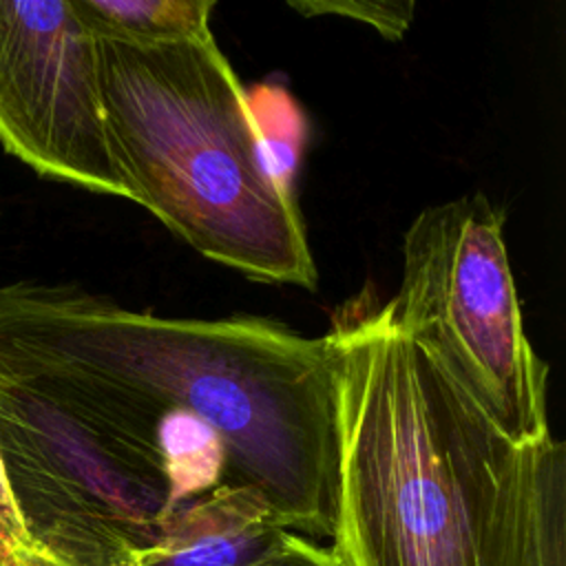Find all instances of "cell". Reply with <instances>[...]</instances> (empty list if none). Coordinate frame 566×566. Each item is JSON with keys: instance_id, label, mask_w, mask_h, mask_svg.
Segmentation results:
<instances>
[{"instance_id": "obj_10", "label": "cell", "mask_w": 566, "mask_h": 566, "mask_svg": "<svg viewBox=\"0 0 566 566\" xmlns=\"http://www.w3.org/2000/svg\"><path fill=\"white\" fill-rule=\"evenodd\" d=\"M305 15L338 13L371 24L385 38L398 40L411 24L413 2H292Z\"/></svg>"}, {"instance_id": "obj_12", "label": "cell", "mask_w": 566, "mask_h": 566, "mask_svg": "<svg viewBox=\"0 0 566 566\" xmlns=\"http://www.w3.org/2000/svg\"><path fill=\"white\" fill-rule=\"evenodd\" d=\"M29 544L22 522L18 517V511L13 506L2 464H0V546H22Z\"/></svg>"}, {"instance_id": "obj_13", "label": "cell", "mask_w": 566, "mask_h": 566, "mask_svg": "<svg viewBox=\"0 0 566 566\" xmlns=\"http://www.w3.org/2000/svg\"><path fill=\"white\" fill-rule=\"evenodd\" d=\"M0 566H64V564L35 551L31 544H22V546H0Z\"/></svg>"}, {"instance_id": "obj_8", "label": "cell", "mask_w": 566, "mask_h": 566, "mask_svg": "<svg viewBox=\"0 0 566 566\" xmlns=\"http://www.w3.org/2000/svg\"><path fill=\"white\" fill-rule=\"evenodd\" d=\"M99 40L135 46L203 40L212 35L214 0H69Z\"/></svg>"}, {"instance_id": "obj_2", "label": "cell", "mask_w": 566, "mask_h": 566, "mask_svg": "<svg viewBox=\"0 0 566 566\" xmlns=\"http://www.w3.org/2000/svg\"><path fill=\"white\" fill-rule=\"evenodd\" d=\"M347 566H535L566 533V447L509 438L391 321H334Z\"/></svg>"}, {"instance_id": "obj_1", "label": "cell", "mask_w": 566, "mask_h": 566, "mask_svg": "<svg viewBox=\"0 0 566 566\" xmlns=\"http://www.w3.org/2000/svg\"><path fill=\"white\" fill-rule=\"evenodd\" d=\"M0 376L155 449L159 420L190 413L223 447V482L256 489L287 531L334 537L340 442L329 332L305 336L261 316L166 318L77 285L18 281L0 285Z\"/></svg>"}, {"instance_id": "obj_5", "label": "cell", "mask_w": 566, "mask_h": 566, "mask_svg": "<svg viewBox=\"0 0 566 566\" xmlns=\"http://www.w3.org/2000/svg\"><path fill=\"white\" fill-rule=\"evenodd\" d=\"M0 464L29 544L64 566H142L170 515L155 447L2 376Z\"/></svg>"}, {"instance_id": "obj_6", "label": "cell", "mask_w": 566, "mask_h": 566, "mask_svg": "<svg viewBox=\"0 0 566 566\" xmlns=\"http://www.w3.org/2000/svg\"><path fill=\"white\" fill-rule=\"evenodd\" d=\"M0 144L42 177L128 199L108 148L95 35L69 0H0Z\"/></svg>"}, {"instance_id": "obj_3", "label": "cell", "mask_w": 566, "mask_h": 566, "mask_svg": "<svg viewBox=\"0 0 566 566\" xmlns=\"http://www.w3.org/2000/svg\"><path fill=\"white\" fill-rule=\"evenodd\" d=\"M95 44L108 148L128 199L206 259L254 281L314 290L296 195L281 186L248 88L214 35Z\"/></svg>"}, {"instance_id": "obj_4", "label": "cell", "mask_w": 566, "mask_h": 566, "mask_svg": "<svg viewBox=\"0 0 566 566\" xmlns=\"http://www.w3.org/2000/svg\"><path fill=\"white\" fill-rule=\"evenodd\" d=\"M504 214L482 195L427 206L402 237L387 301L413 340L515 442L546 440L548 367L524 332Z\"/></svg>"}, {"instance_id": "obj_9", "label": "cell", "mask_w": 566, "mask_h": 566, "mask_svg": "<svg viewBox=\"0 0 566 566\" xmlns=\"http://www.w3.org/2000/svg\"><path fill=\"white\" fill-rule=\"evenodd\" d=\"M248 93V106L256 122L268 159L281 186L294 192L292 184L298 170L305 142V117L298 102L279 84H256Z\"/></svg>"}, {"instance_id": "obj_11", "label": "cell", "mask_w": 566, "mask_h": 566, "mask_svg": "<svg viewBox=\"0 0 566 566\" xmlns=\"http://www.w3.org/2000/svg\"><path fill=\"white\" fill-rule=\"evenodd\" d=\"M250 566H347L338 551L312 537L285 531L281 539Z\"/></svg>"}, {"instance_id": "obj_7", "label": "cell", "mask_w": 566, "mask_h": 566, "mask_svg": "<svg viewBox=\"0 0 566 566\" xmlns=\"http://www.w3.org/2000/svg\"><path fill=\"white\" fill-rule=\"evenodd\" d=\"M285 531L256 489L223 482L164 520L142 566H250Z\"/></svg>"}]
</instances>
